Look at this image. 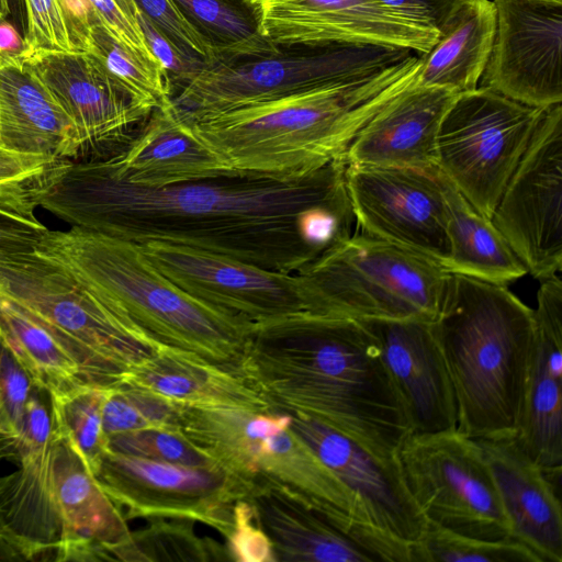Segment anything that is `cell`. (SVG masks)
<instances>
[{
  "label": "cell",
  "mask_w": 562,
  "mask_h": 562,
  "mask_svg": "<svg viewBox=\"0 0 562 562\" xmlns=\"http://www.w3.org/2000/svg\"><path fill=\"white\" fill-rule=\"evenodd\" d=\"M395 457L428 522L485 540L510 538L493 476L476 440L457 429L411 431Z\"/></svg>",
  "instance_id": "10"
},
{
  "label": "cell",
  "mask_w": 562,
  "mask_h": 562,
  "mask_svg": "<svg viewBox=\"0 0 562 562\" xmlns=\"http://www.w3.org/2000/svg\"><path fill=\"white\" fill-rule=\"evenodd\" d=\"M0 147L77 160L75 127L24 59L0 65Z\"/></svg>",
  "instance_id": "28"
},
{
  "label": "cell",
  "mask_w": 562,
  "mask_h": 562,
  "mask_svg": "<svg viewBox=\"0 0 562 562\" xmlns=\"http://www.w3.org/2000/svg\"><path fill=\"white\" fill-rule=\"evenodd\" d=\"M292 428L351 492L357 506V543L373 561L415 562L427 519L396 462H383L346 436L303 415Z\"/></svg>",
  "instance_id": "12"
},
{
  "label": "cell",
  "mask_w": 562,
  "mask_h": 562,
  "mask_svg": "<svg viewBox=\"0 0 562 562\" xmlns=\"http://www.w3.org/2000/svg\"><path fill=\"white\" fill-rule=\"evenodd\" d=\"M533 339L515 437L554 481L562 469V281L540 280Z\"/></svg>",
  "instance_id": "21"
},
{
  "label": "cell",
  "mask_w": 562,
  "mask_h": 562,
  "mask_svg": "<svg viewBox=\"0 0 562 562\" xmlns=\"http://www.w3.org/2000/svg\"><path fill=\"white\" fill-rule=\"evenodd\" d=\"M226 539V547L233 561H276L271 542L259 526L254 507L248 499L236 502L233 529Z\"/></svg>",
  "instance_id": "45"
},
{
  "label": "cell",
  "mask_w": 562,
  "mask_h": 562,
  "mask_svg": "<svg viewBox=\"0 0 562 562\" xmlns=\"http://www.w3.org/2000/svg\"><path fill=\"white\" fill-rule=\"evenodd\" d=\"M133 2L137 11L159 27L179 49L210 63L205 45L183 20L171 0H133Z\"/></svg>",
  "instance_id": "46"
},
{
  "label": "cell",
  "mask_w": 562,
  "mask_h": 562,
  "mask_svg": "<svg viewBox=\"0 0 562 562\" xmlns=\"http://www.w3.org/2000/svg\"><path fill=\"white\" fill-rule=\"evenodd\" d=\"M179 409L157 395L121 382L105 390L103 432L109 437L149 428L178 430Z\"/></svg>",
  "instance_id": "38"
},
{
  "label": "cell",
  "mask_w": 562,
  "mask_h": 562,
  "mask_svg": "<svg viewBox=\"0 0 562 562\" xmlns=\"http://www.w3.org/2000/svg\"><path fill=\"white\" fill-rule=\"evenodd\" d=\"M23 1L26 11L24 40L29 53L34 50H76L60 0Z\"/></svg>",
  "instance_id": "42"
},
{
  "label": "cell",
  "mask_w": 562,
  "mask_h": 562,
  "mask_svg": "<svg viewBox=\"0 0 562 562\" xmlns=\"http://www.w3.org/2000/svg\"><path fill=\"white\" fill-rule=\"evenodd\" d=\"M493 1L496 32L481 87L535 108L562 103V2Z\"/></svg>",
  "instance_id": "17"
},
{
  "label": "cell",
  "mask_w": 562,
  "mask_h": 562,
  "mask_svg": "<svg viewBox=\"0 0 562 562\" xmlns=\"http://www.w3.org/2000/svg\"><path fill=\"white\" fill-rule=\"evenodd\" d=\"M123 383L188 408L266 409L270 404L240 366L162 346L133 367Z\"/></svg>",
  "instance_id": "26"
},
{
  "label": "cell",
  "mask_w": 562,
  "mask_h": 562,
  "mask_svg": "<svg viewBox=\"0 0 562 562\" xmlns=\"http://www.w3.org/2000/svg\"><path fill=\"white\" fill-rule=\"evenodd\" d=\"M263 36L289 47L319 43H373L429 50L438 33L376 0H252Z\"/></svg>",
  "instance_id": "19"
},
{
  "label": "cell",
  "mask_w": 562,
  "mask_h": 562,
  "mask_svg": "<svg viewBox=\"0 0 562 562\" xmlns=\"http://www.w3.org/2000/svg\"><path fill=\"white\" fill-rule=\"evenodd\" d=\"M419 67L415 53L364 79L187 123L237 176L296 179L344 158L361 127L415 81Z\"/></svg>",
  "instance_id": "3"
},
{
  "label": "cell",
  "mask_w": 562,
  "mask_h": 562,
  "mask_svg": "<svg viewBox=\"0 0 562 562\" xmlns=\"http://www.w3.org/2000/svg\"><path fill=\"white\" fill-rule=\"evenodd\" d=\"M533 278L562 268V103L546 108L492 215Z\"/></svg>",
  "instance_id": "14"
},
{
  "label": "cell",
  "mask_w": 562,
  "mask_h": 562,
  "mask_svg": "<svg viewBox=\"0 0 562 562\" xmlns=\"http://www.w3.org/2000/svg\"><path fill=\"white\" fill-rule=\"evenodd\" d=\"M9 16L11 22L20 25L23 36L26 32V11L23 0H5Z\"/></svg>",
  "instance_id": "51"
},
{
  "label": "cell",
  "mask_w": 562,
  "mask_h": 562,
  "mask_svg": "<svg viewBox=\"0 0 562 562\" xmlns=\"http://www.w3.org/2000/svg\"><path fill=\"white\" fill-rule=\"evenodd\" d=\"M8 16H9V13H8L5 0H0V20L8 19Z\"/></svg>",
  "instance_id": "54"
},
{
  "label": "cell",
  "mask_w": 562,
  "mask_h": 562,
  "mask_svg": "<svg viewBox=\"0 0 562 562\" xmlns=\"http://www.w3.org/2000/svg\"><path fill=\"white\" fill-rule=\"evenodd\" d=\"M547 1L562 2V0H547Z\"/></svg>",
  "instance_id": "55"
},
{
  "label": "cell",
  "mask_w": 562,
  "mask_h": 562,
  "mask_svg": "<svg viewBox=\"0 0 562 562\" xmlns=\"http://www.w3.org/2000/svg\"><path fill=\"white\" fill-rule=\"evenodd\" d=\"M458 405L474 440L515 436L533 339V310L506 285L450 273L435 322Z\"/></svg>",
  "instance_id": "4"
},
{
  "label": "cell",
  "mask_w": 562,
  "mask_h": 562,
  "mask_svg": "<svg viewBox=\"0 0 562 562\" xmlns=\"http://www.w3.org/2000/svg\"><path fill=\"white\" fill-rule=\"evenodd\" d=\"M34 251L65 268L158 345L240 366L252 327L182 290L140 244L72 226L47 231Z\"/></svg>",
  "instance_id": "5"
},
{
  "label": "cell",
  "mask_w": 562,
  "mask_h": 562,
  "mask_svg": "<svg viewBox=\"0 0 562 562\" xmlns=\"http://www.w3.org/2000/svg\"><path fill=\"white\" fill-rule=\"evenodd\" d=\"M47 231L36 217L0 205V254L34 251Z\"/></svg>",
  "instance_id": "47"
},
{
  "label": "cell",
  "mask_w": 562,
  "mask_h": 562,
  "mask_svg": "<svg viewBox=\"0 0 562 562\" xmlns=\"http://www.w3.org/2000/svg\"><path fill=\"white\" fill-rule=\"evenodd\" d=\"M136 20L148 49L161 64L168 75L172 98V95L193 79L207 63L203 59L187 55L179 49L166 34L142 12H136Z\"/></svg>",
  "instance_id": "44"
},
{
  "label": "cell",
  "mask_w": 562,
  "mask_h": 562,
  "mask_svg": "<svg viewBox=\"0 0 562 562\" xmlns=\"http://www.w3.org/2000/svg\"><path fill=\"white\" fill-rule=\"evenodd\" d=\"M0 293L25 305L124 375L162 346L65 268L36 254H0Z\"/></svg>",
  "instance_id": "11"
},
{
  "label": "cell",
  "mask_w": 562,
  "mask_h": 562,
  "mask_svg": "<svg viewBox=\"0 0 562 562\" xmlns=\"http://www.w3.org/2000/svg\"><path fill=\"white\" fill-rule=\"evenodd\" d=\"M346 166L341 158L291 180L225 177L150 188L125 179L112 157L56 159L31 196L72 226L110 237L296 272L352 235Z\"/></svg>",
  "instance_id": "1"
},
{
  "label": "cell",
  "mask_w": 562,
  "mask_h": 562,
  "mask_svg": "<svg viewBox=\"0 0 562 562\" xmlns=\"http://www.w3.org/2000/svg\"><path fill=\"white\" fill-rule=\"evenodd\" d=\"M54 157L0 149V205L29 217L34 216L32 187Z\"/></svg>",
  "instance_id": "40"
},
{
  "label": "cell",
  "mask_w": 562,
  "mask_h": 562,
  "mask_svg": "<svg viewBox=\"0 0 562 562\" xmlns=\"http://www.w3.org/2000/svg\"><path fill=\"white\" fill-rule=\"evenodd\" d=\"M140 245L153 265L182 290L252 328L311 313L310 294L297 272L170 243Z\"/></svg>",
  "instance_id": "15"
},
{
  "label": "cell",
  "mask_w": 562,
  "mask_h": 562,
  "mask_svg": "<svg viewBox=\"0 0 562 562\" xmlns=\"http://www.w3.org/2000/svg\"><path fill=\"white\" fill-rule=\"evenodd\" d=\"M311 314L350 319L436 322L450 273L437 261L360 233L296 271Z\"/></svg>",
  "instance_id": "7"
},
{
  "label": "cell",
  "mask_w": 562,
  "mask_h": 562,
  "mask_svg": "<svg viewBox=\"0 0 562 562\" xmlns=\"http://www.w3.org/2000/svg\"><path fill=\"white\" fill-rule=\"evenodd\" d=\"M29 53L24 36L8 19L0 20V65L24 59Z\"/></svg>",
  "instance_id": "50"
},
{
  "label": "cell",
  "mask_w": 562,
  "mask_h": 562,
  "mask_svg": "<svg viewBox=\"0 0 562 562\" xmlns=\"http://www.w3.org/2000/svg\"><path fill=\"white\" fill-rule=\"evenodd\" d=\"M116 4L121 8V10L126 14V16L133 22L137 23L136 12L137 9L133 2V0H114Z\"/></svg>",
  "instance_id": "53"
},
{
  "label": "cell",
  "mask_w": 562,
  "mask_h": 562,
  "mask_svg": "<svg viewBox=\"0 0 562 562\" xmlns=\"http://www.w3.org/2000/svg\"><path fill=\"white\" fill-rule=\"evenodd\" d=\"M36 382L12 349L0 338V431L16 438L30 394Z\"/></svg>",
  "instance_id": "41"
},
{
  "label": "cell",
  "mask_w": 562,
  "mask_h": 562,
  "mask_svg": "<svg viewBox=\"0 0 562 562\" xmlns=\"http://www.w3.org/2000/svg\"><path fill=\"white\" fill-rule=\"evenodd\" d=\"M416 52L373 43L279 46L274 52L206 64L171 102L186 122L290 94L364 79Z\"/></svg>",
  "instance_id": "8"
},
{
  "label": "cell",
  "mask_w": 562,
  "mask_h": 562,
  "mask_svg": "<svg viewBox=\"0 0 562 562\" xmlns=\"http://www.w3.org/2000/svg\"><path fill=\"white\" fill-rule=\"evenodd\" d=\"M106 440L108 450L127 456L194 468L220 467L178 430L140 429L112 435L106 437Z\"/></svg>",
  "instance_id": "39"
},
{
  "label": "cell",
  "mask_w": 562,
  "mask_h": 562,
  "mask_svg": "<svg viewBox=\"0 0 562 562\" xmlns=\"http://www.w3.org/2000/svg\"><path fill=\"white\" fill-rule=\"evenodd\" d=\"M24 561L21 554L0 535V562Z\"/></svg>",
  "instance_id": "52"
},
{
  "label": "cell",
  "mask_w": 562,
  "mask_h": 562,
  "mask_svg": "<svg viewBox=\"0 0 562 562\" xmlns=\"http://www.w3.org/2000/svg\"><path fill=\"white\" fill-rule=\"evenodd\" d=\"M382 5L429 27L437 33L443 27L460 0H376Z\"/></svg>",
  "instance_id": "48"
},
{
  "label": "cell",
  "mask_w": 562,
  "mask_h": 562,
  "mask_svg": "<svg viewBox=\"0 0 562 562\" xmlns=\"http://www.w3.org/2000/svg\"><path fill=\"white\" fill-rule=\"evenodd\" d=\"M0 338L54 397L83 387L108 389L124 373L18 301L0 293Z\"/></svg>",
  "instance_id": "22"
},
{
  "label": "cell",
  "mask_w": 562,
  "mask_h": 562,
  "mask_svg": "<svg viewBox=\"0 0 562 562\" xmlns=\"http://www.w3.org/2000/svg\"><path fill=\"white\" fill-rule=\"evenodd\" d=\"M24 61L70 119L79 161L100 159L154 111L86 52L34 50Z\"/></svg>",
  "instance_id": "18"
},
{
  "label": "cell",
  "mask_w": 562,
  "mask_h": 562,
  "mask_svg": "<svg viewBox=\"0 0 562 562\" xmlns=\"http://www.w3.org/2000/svg\"><path fill=\"white\" fill-rule=\"evenodd\" d=\"M112 159L125 179L150 188L239 177L194 134L172 102L155 109L128 147Z\"/></svg>",
  "instance_id": "27"
},
{
  "label": "cell",
  "mask_w": 562,
  "mask_h": 562,
  "mask_svg": "<svg viewBox=\"0 0 562 562\" xmlns=\"http://www.w3.org/2000/svg\"><path fill=\"white\" fill-rule=\"evenodd\" d=\"M50 443L0 476V535L24 561H57L64 524L55 493Z\"/></svg>",
  "instance_id": "29"
},
{
  "label": "cell",
  "mask_w": 562,
  "mask_h": 562,
  "mask_svg": "<svg viewBox=\"0 0 562 562\" xmlns=\"http://www.w3.org/2000/svg\"><path fill=\"white\" fill-rule=\"evenodd\" d=\"M415 562H540L520 542L485 540L452 532L427 521L415 549Z\"/></svg>",
  "instance_id": "37"
},
{
  "label": "cell",
  "mask_w": 562,
  "mask_h": 562,
  "mask_svg": "<svg viewBox=\"0 0 562 562\" xmlns=\"http://www.w3.org/2000/svg\"><path fill=\"white\" fill-rule=\"evenodd\" d=\"M374 336L411 431L458 428V405L435 322L360 319Z\"/></svg>",
  "instance_id": "20"
},
{
  "label": "cell",
  "mask_w": 562,
  "mask_h": 562,
  "mask_svg": "<svg viewBox=\"0 0 562 562\" xmlns=\"http://www.w3.org/2000/svg\"><path fill=\"white\" fill-rule=\"evenodd\" d=\"M178 431L251 491H284L356 541L359 524L351 492L292 428L289 413L180 407Z\"/></svg>",
  "instance_id": "6"
},
{
  "label": "cell",
  "mask_w": 562,
  "mask_h": 562,
  "mask_svg": "<svg viewBox=\"0 0 562 562\" xmlns=\"http://www.w3.org/2000/svg\"><path fill=\"white\" fill-rule=\"evenodd\" d=\"M53 480L64 535L57 561H113L128 537L126 519L55 424Z\"/></svg>",
  "instance_id": "25"
},
{
  "label": "cell",
  "mask_w": 562,
  "mask_h": 562,
  "mask_svg": "<svg viewBox=\"0 0 562 562\" xmlns=\"http://www.w3.org/2000/svg\"><path fill=\"white\" fill-rule=\"evenodd\" d=\"M112 34L130 48L154 58L137 23L130 20L114 0H88Z\"/></svg>",
  "instance_id": "49"
},
{
  "label": "cell",
  "mask_w": 562,
  "mask_h": 562,
  "mask_svg": "<svg viewBox=\"0 0 562 562\" xmlns=\"http://www.w3.org/2000/svg\"><path fill=\"white\" fill-rule=\"evenodd\" d=\"M345 176L361 233L445 266L449 252L447 211L437 169L347 164Z\"/></svg>",
  "instance_id": "16"
},
{
  "label": "cell",
  "mask_w": 562,
  "mask_h": 562,
  "mask_svg": "<svg viewBox=\"0 0 562 562\" xmlns=\"http://www.w3.org/2000/svg\"><path fill=\"white\" fill-rule=\"evenodd\" d=\"M131 531L113 553V561H232L227 547L195 535L194 521L156 518Z\"/></svg>",
  "instance_id": "35"
},
{
  "label": "cell",
  "mask_w": 562,
  "mask_h": 562,
  "mask_svg": "<svg viewBox=\"0 0 562 562\" xmlns=\"http://www.w3.org/2000/svg\"><path fill=\"white\" fill-rule=\"evenodd\" d=\"M0 149H2V148L0 147Z\"/></svg>",
  "instance_id": "56"
},
{
  "label": "cell",
  "mask_w": 562,
  "mask_h": 562,
  "mask_svg": "<svg viewBox=\"0 0 562 562\" xmlns=\"http://www.w3.org/2000/svg\"><path fill=\"white\" fill-rule=\"evenodd\" d=\"M105 390L83 387L60 397L53 396L57 428L69 439L93 475L108 451L102 427Z\"/></svg>",
  "instance_id": "36"
},
{
  "label": "cell",
  "mask_w": 562,
  "mask_h": 562,
  "mask_svg": "<svg viewBox=\"0 0 562 562\" xmlns=\"http://www.w3.org/2000/svg\"><path fill=\"white\" fill-rule=\"evenodd\" d=\"M247 499L271 542L276 561H373L347 533L284 491L257 487Z\"/></svg>",
  "instance_id": "30"
},
{
  "label": "cell",
  "mask_w": 562,
  "mask_h": 562,
  "mask_svg": "<svg viewBox=\"0 0 562 562\" xmlns=\"http://www.w3.org/2000/svg\"><path fill=\"white\" fill-rule=\"evenodd\" d=\"M438 171V170H437ZM447 211L449 273L506 285L524 277L526 267L507 240L439 171Z\"/></svg>",
  "instance_id": "32"
},
{
  "label": "cell",
  "mask_w": 562,
  "mask_h": 562,
  "mask_svg": "<svg viewBox=\"0 0 562 562\" xmlns=\"http://www.w3.org/2000/svg\"><path fill=\"white\" fill-rule=\"evenodd\" d=\"M543 111L484 87L458 93L439 127L436 169L492 218Z\"/></svg>",
  "instance_id": "9"
},
{
  "label": "cell",
  "mask_w": 562,
  "mask_h": 562,
  "mask_svg": "<svg viewBox=\"0 0 562 562\" xmlns=\"http://www.w3.org/2000/svg\"><path fill=\"white\" fill-rule=\"evenodd\" d=\"M240 368L271 407L312 418L374 458L396 462L411 427L361 321L302 313L258 325Z\"/></svg>",
  "instance_id": "2"
},
{
  "label": "cell",
  "mask_w": 562,
  "mask_h": 562,
  "mask_svg": "<svg viewBox=\"0 0 562 562\" xmlns=\"http://www.w3.org/2000/svg\"><path fill=\"white\" fill-rule=\"evenodd\" d=\"M97 482L125 519L199 521L227 538L234 508L250 486L224 469L186 467L108 450Z\"/></svg>",
  "instance_id": "13"
},
{
  "label": "cell",
  "mask_w": 562,
  "mask_h": 562,
  "mask_svg": "<svg viewBox=\"0 0 562 562\" xmlns=\"http://www.w3.org/2000/svg\"><path fill=\"white\" fill-rule=\"evenodd\" d=\"M80 52L94 57L109 75L153 110L171 102V86L161 64L117 40L94 12Z\"/></svg>",
  "instance_id": "34"
},
{
  "label": "cell",
  "mask_w": 562,
  "mask_h": 562,
  "mask_svg": "<svg viewBox=\"0 0 562 562\" xmlns=\"http://www.w3.org/2000/svg\"><path fill=\"white\" fill-rule=\"evenodd\" d=\"M493 476L510 538L540 562L562 561V509L554 482L515 436L476 440Z\"/></svg>",
  "instance_id": "23"
},
{
  "label": "cell",
  "mask_w": 562,
  "mask_h": 562,
  "mask_svg": "<svg viewBox=\"0 0 562 562\" xmlns=\"http://www.w3.org/2000/svg\"><path fill=\"white\" fill-rule=\"evenodd\" d=\"M457 95L414 81L361 127L345 153L346 164L436 169L439 127Z\"/></svg>",
  "instance_id": "24"
},
{
  "label": "cell",
  "mask_w": 562,
  "mask_h": 562,
  "mask_svg": "<svg viewBox=\"0 0 562 562\" xmlns=\"http://www.w3.org/2000/svg\"><path fill=\"white\" fill-rule=\"evenodd\" d=\"M55 429L53 394L38 383L26 402L19 434L15 438L18 462L29 454L44 450L52 441Z\"/></svg>",
  "instance_id": "43"
},
{
  "label": "cell",
  "mask_w": 562,
  "mask_h": 562,
  "mask_svg": "<svg viewBox=\"0 0 562 562\" xmlns=\"http://www.w3.org/2000/svg\"><path fill=\"white\" fill-rule=\"evenodd\" d=\"M497 12L493 0H460L428 52L415 83L456 93L477 88L491 56Z\"/></svg>",
  "instance_id": "31"
},
{
  "label": "cell",
  "mask_w": 562,
  "mask_h": 562,
  "mask_svg": "<svg viewBox=\"0 0 562 562\" xmlns=\"http://www.w3.org/2000/svg\"><path fill=\"white\" fill-rule=\"evenodd\" d=\"M205 45L210 63L262 55L279 47L262 34L252 0H171Z\"/></svg>",
  "instance_id": "33"
}]
</instances>
